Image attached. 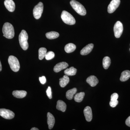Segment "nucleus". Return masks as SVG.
<instances>
[{
    "label": "nucleus",
    "mask_w": 130,
    "mask_h": 130,
    "mask_svg": "<svg viewBox=\"0 0 130 130\" xmlns=\"http://www.w3.org/2000/svg\"><path fill=\"white\" fill-rule=\"evenodd\" d=\"M3 36L8 39H12L14 37V31L13 26L9 23L4 24L2 28Z\"/></svg>",
    "instance_id": "obj_1"
},
{
    "label": "nucleus",
    "mask_w": 130,
    "mask_h": 130,
    "mask_svg": "<svg viewBox=\"0 0 130 130\" xmlns=\"http://www.w3.org/2000/svg\"><path fill=\"white\" fill-rule=\"evenodd\" d=\"M28 39V34L25 30H23L19 36V41L21 47L24 50H27L29 47Z\"/></svg>",
    "instance_id": "obj_2"
},
{
    "label": "nucleus",
    "mask_w": 130,
    "mask_h": 130,
    "mask_svg": "<svg viewBox=\"0 0 130 130\" xmlns=\"http://www.w3.org/2000/svg\"><path fill=\"white\" fill-rule=\"evenodd\" d=\"M70 3L73 8L79 15L81 16H85L86 15V9L81 3L75 0H72L70 2Z\"/></svg>",
    "instance_id": "obj_3"
},
{
    "label": "nucleus",
    "mask_w": 130,
    "mask_h": 130,
    "mask_svg": "<svg viewBox=\"0 0 130 130\" xmlns=\"http://www.w3.org/2000/svg\"><path fill=\"white\" fill-rule=\"evenodd\" d=\"M61 17L63 22L67 24L73 25L76 23V20L74 17L66 11H63L62 12Z\"/></svg>",
    "instance_id": "obj_4"
},
{
    "label": "nucleus",
    "mask_w": 130,
    "mask_h": 130,
    "mask_svg": "<svg viewBox=\"0 0 130 130\" xmlns=\"http://www.w3.org/2000/svg\"><path fill=\"white\" fill-rule=\"evenodd\" d=\"M8 62L11 69L14 72L18 71L20 68V65L18 59L13 56H10L8 59Z\"/></svg>",
    "instance_id": "obj_5"
},
{
    "label": "nucleus",
    "mask_w": 130,
    "mask_h": 130,
    "mask_svg": "<svg viewBox=\"0 0 130 130\" xmlns=\"http://www.w3.org/2000/svg\"><path fill=\"white\" fill-rule=\"evenodd\" d=\"M43 5L42 3L39 2L36 6H35L33 10V14L34 18L36 19H38L41 16L43 11Z\"/></svg>",
    "instance_id": "obj_6"
},
{
    "label": "nucleus",
    "mask_w": 130,
    "mask_h": 130,
    "mask_svg": "<svg viewBox=\"0 0 130 130\" xmlns=\"http://www.w3.org/2000/svg\"><path fill=\"white\" fill-rule=\"evenodd\" d=\"M123 30V24L120 21H118L115 24L113 28L115 36L116 38H119L122 35Z\"/></svg>",
    "instance_id": "obj_7"
},
{
    "label": "nucleus",
    "mask_w": 130,
    "mask_h": 130,
    "mask_svg": "<svg viewBox=\"0 0 130 130\" xmlns=\"http://www.w3.org/2000/svg\"><path fill=\"white\" fill-rule=\"evenodd\" d=\"M0 116L7 119H11L14 118V113L9 109L2 108L0 109Z\"/></svg>",
    "instance_id": "obj_8"
},
{
    "label": "nucleus",
    "mask_w": 130,
    "mask_h": 130,
    "mask_svg": "<svg viewBox=\"0 0 130 130\" xmlns=\"http://www.w3.org/2000/svg\"><path fill=\"white\" fill-rule=\"evenodd\" d=\"M120 3V0H112L108 7V12L109 13H113L119 7Z\"/></svg>",
    "instance_id": "obj_9"
},
{
    "label": "nucleus",
    "mask_w": 130,
    "mask_h": 130,
    "mask_svg": "<svg viewBox=\"0 0 130 130\" xmlns=\"http://www.w3.org/2000/svg\"><path fill=\"white\" fill-rule=\"evenodd\" d=\"M84 113L86 121L88 122H90L91 121L93 118V114L92 110L90 107H86L84 109Z\"/></svg>",
    "instance_id": "obj_10"
},
{
    "label": "nucleus",
    "mask_w": 130,
    "mask_h": 130,
    "mask_svg": "<svg viewBox=\"0 0 130 130\" xmlns=\"http://www.w3.org/2000/svg\"><path fill=\"white\" fill-rule=\"evenodd\" d=\"M68 67L67 63L65 62H60L56 64L54 68V71L55 72L58 73L61 70L67 68Z\"/></svg>",
    "instance_id": "obj_11"
},
{
    "label": "nucleus",
    "mask_w": 130,
    "mask_h": 130,
    "mask_svg": "<svg viewBox=\"0 0 130 130\" xmlns=\"http://www.w3.org/2000/svg\"><path fill=\"white\" fill-rule=\"evenodd\" d=\"M4 4L6 8L9 12L14 11L15 8V5L12 0H5Z\"/></svg>",
    "instance_id": "obj_12"
},
{
    "label": "nucleus",
    "mask_w": 130,
    "mask_h": 130,
    "mask_svg": "<svg viewBox=\"0 0 130 130\" xmlns=\"http://www.w3.org/2000/svg\"><path fill=\"white\" fill-rule=\"evenodd\" d=\"M47 123L50 129L53 128L55 123V119L53 115L50 112H48L47 114Z\"/></svg>",
    "instance_id": "obj_13"
},
{
    "label": "nucleus",
    "mask_w": 130,
    "mask_h": 130,
    "mask_svg": "<svg viewBox=\"0 0 130 130\" xmlns=\"http://www.w3.org/2000/svg\"><path fill=\"white\" fill-rule=\"evenodd\" d=\"M94 47V44L90 43L86 45L80 51V54L82 55H86L88 54L92 51Z\"/></svg>",
    "instance_id": "obj_14"
},
{
    "label": "nucleus",
    "mask_w": 130,
    "mask_h": 130,
    "mask_svg": "<svg viewBox=\"0 0 130 130\" xmlns=\"http://www.w3.org/2000/svg\"><path fill=\"white\" fill-rule=\"evenodd\" d=\"M86 82L91 87H94L98 83V79L95 76H91L87 78Z\"/></svg>",
    "instance_id": "obj_15"
},
{
    "label": "nucleus",
    "mask_w": 130,
    "mask_h": 130,
    "mask_svg": "<svg viewBox=\"0 0 130 130\" xmlns=\"http://www.w3.org/2000/svg\"><path fill=\"white\" fill-rule=\"evenodd\" d=\"M27 92L24 90H15L12 92V95L13 96L18 98H24Z\"/></svg>",
    "instance_id": "obj_16"
},
{
    "label": "nucleus",
    "mask_w": 130,
    "mask_h": 130,
    "mask_svg": "<svg viewBox=\"0 0 130 130\" xmlns=\"http://www.w3.org/2000/svg\"><path fill=\"white\" fill-rule=\"evenodd\" d=\"M56 108L58 110L64 112L67 108L66 104L61 100H59L57 101Z\"/></svg>",
    "instance_id": "obj_17"
},
{
    "label": "nucleus",
    "mask_w": 130,
    "mask_h": 130,
    "mask_svg": "<svg viewBox=\"0 0 130 130\" xmlns=\"http://www.w3.org/2000/svg\"><path fill=\"white\" fill-rule=\"evenodd\" d=\"M59 84L61 88H64L69 83L70 78L67 75H65L63 77L60 78Z\"/></svg>",
    "instance_id": "obj_18"
},
{
    "label": "nucleus",
    "mask_w": 130,
    "mask_h": 130,
    "mask_svg": "<svg viewBox=\"0 0 130 130\" xmlns=\"http://www.w3.org/2000/svg\"><path fill=\"white\" fill-rule=\"evenodd\" d=\"M130 78V71L125 70L121 73L120 80L121 82H125L127 81Z\"/></svg>",
    "instance_id": "obj_19"
},
{
    "label": "nucleus",
    "mask_w": 130,
    "mask_h": 130,
    "mask_svg": "<svg viewBox=\"0 0 130 130\" xmlns=\"http://www.w3.org/2000/svg\"><path fill=\"white\" fill-rule=\"evenodd\" d=\"M76 45L72 43H68L65 46L64 48L65 51L67 53H72L75 51L76 50Z\"/></svg>",
    "instance_id": "obj_20"
},
{
    "label": "nucleus",
    "mask_w": 130,
    "mask_h": 130,
    "mask_svg": "<svg viewBox=\"0 0 130 130\" xmlns=\"http://www.w3.org/2000/svg\"><path fill=\"white\" fill-rule=\"evenodd\" d=\"M77 71V69L72 67L65 70L64 73L65 75H67L68 76H72L76 75Z\"/></svg>",
    "instance_id": "obj_21"
},
{
    "label": "nucleus",
    "mask_w": 130,
    "mask_h": 130,
    "mask_svg": "<svg viewBox=\"0 0 130 130\" xmlns=\"http://www.w3.org/2000/svg\"><path fill=\"white\" fill-rule=\"evenodd\" d=\"M46 37L50 40H53L56 39L59 37V34L58 32L56 31H52L48 32L46 33Z\"/></svg>",
    "instance_id": "obj_22"
},
{
    "label": "nucleus",
    "mask_w": 130,
    "mask_h": 130,
    "mask_svg": "<svg viewBox=\"0 0 130 130\" xmlns=\"http://www.w3.org/2000/svg\"><path fill=\"white\" fill-rule=\"evenodd\" d=\"M77 91V89L76 88H73L67 91L66 94L67 98L69 100H72L74 95L76 93Z\"/></svg>",
    "instance_id": "obj_23"
},
{
    "label": "nucleus",
    "mask_w": 130,
    "mask_h": 130,
    "mask_svg": "<svg viewBox=\"0 0 130 130\" xmlns=\"http://www.w3.org/2000/svg\"><path fill=\"white\" fill-rule=\"evenodd\" d=\"M111 59L108 56H106L103 60V66L104 69L107 70L111 64Z\"/></svg>",
    "instance_id": "obj_24"
},
{
    "label": "nucleus",
    "mask_w": 130,
    "mask_h": 130,
    "mask_svg": "<svg viewBox=\"0 0 130 130\" xmlns=\"http://www.w3.org/2000/svg\"><path fill=\"white\" fill-rule=\"evenodd\" d=\"M85 94L84 92H80L76 94L74 97V101L76 102H81L83 100Z\"/></svg>",
    "instance_id": "obj_25"
},
{
    "label": "nucleus",
    "mask_w": 130,
    "mask_h": 130,
    "mask_svg": "<svg viewBox=\"0 0 130 130\" xmlns=\"http://www.w3.org/2000/svg\"><path fill=\"white\" fill-rule=\"evenodd\" d=\"M47 53V49L45 48L41 47L39 49L38 51L39 59L40 60L43 59Z\"/></svg>",
    "instance_id": "obj_26"
},
{
    "label": "nucleus",
    "mask_w": 130,
    "mask_h": 130,
    "mask_svg": "<svg viewBox=\"0 0 130 130\" xmlns=\"http://www.w3.org/2000/svg\"><path fill=\"white\" fill-rule=\"evenodd\" d=\"M55 57V54L53 51H49L46 54L45 58L47 60H50Z\"/></svg>",
    "instance_id": "obj_27"
},
{
    "label": "nucleus",
    "mask_w": 130,
    "mask_h": 130,
    "mask_svg": "<svg viewBox=\"0 0 130 130\" xmlns=\"http://www.w3.org/2000/svg\"><path fill=\"white\" fill-rule=\"evenodd\" d=\"M47 95L50 99H51L52 98V92L51 87L48 86L46 90Z\"/></svg>",
    "instance_id": "obj_28"
},
{
    "label": "nucleus",
    "mask_w": 130,
    "mask_h": 130,
    "mask_svg": "<svg viewBox=\"0 0 130 130\" xmlns=\"http://www.w3.org/2000/svg\"><path fill=\"white\" fill-rule=\"evenodd\" d=\"M119 102L118 100L116 101H111L109 102V105L112 107L114 108L116 107V106L118 104Z\"/></svg>",
    "instance_id": "obj_29"
},
{
    "label": "nucleus",
    "mask_w": 130,
    "mask_h": 130,
    "mask_svg": "<svg viewBox=\"0 0 130 130\" xmlns=\"http://www.w3.org/2000/svg\"><path fill=\"white\" fill-rule=\"evenodd\" d=\"M119 97V95L117 93H114L112 94L111 96V101H116L118 100Z\"/></svg>",
    "instance_id": "obj_30"
},
{
    "label": "nucleus",
    "mask_w": 130,
    "mask_h": 130,
    "mask_svg": "<svg viewBox=\"0 0 130 130\" xmlns=\"http://www.w3.org/2000/svg\"><path fill=\"white\" fill-rule=\"evenodd\" d=\"M39 80H40V83L42 84H44L46 83V77L44 76L39 77Z\"/></svg>",
    "instance_id": "obj_31"
},
{
    "label": "nucleus",
    "mask_w": 130,
    "mask_h": 130,
    "mask_svg": "<svg viewBox=\"0 0 130 130\" xmlns=\"http://www.w3.org/2000/svg\"><path fill=\"white\" fill-rule=\"evenodd\" d=\"M125 124L126 125L130 127V116L126 119L125 121Z\"/></svg>",
    "instance_id": "obj_32"
},
{
    "label": "nucleus",
    "mask_w": 130,
    "mask_h": 130,
    "mask_svg": "<svg viewBox=\"0 0 130 130\" xmlns=\"http://www.w3.org/2000/svg\"><path fill=\"white\" fill-rule=\"evenodd\" d=\"M31 130H39V129H38L37 128H35V127H34V128H31V129H30Z\"/></svg>",
    "instance_id": "obj_33"
},
{
    "label": "nucleus",
    "mask_w": 130,
    "mask_h": 130,
    "mask_svg": "<svg viewBox=\"0 0 130 130\" xmlns=\"http://www.w3.org/2000/svg\"><path fill=\"white\" fill-rule=\"evenodd\" d=\"M2 70V66L1 63V61H0V72Z\"/></svg>",
    "instance_id": "obj_34"
}]
</instances>
